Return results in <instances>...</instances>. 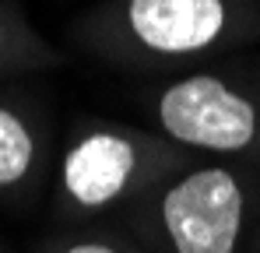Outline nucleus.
Wrapping results in <instances>:
<instances>
[{"instance_id":"obj_1","label":"nucleus","mask_w":260,"mask_h":253,"mask_svg":"<svg viewBox=\"0 0 260 253\" xmlns=\"http://www.w3.org/2000/svg\"><path fill=\"white\" fill-rule=\"evenodd\" d=\"M260 32L253 0H109L78 25V39L106 60L176 67L243 46Z\"/></svg>"},{"instance_id":"obj_2","label":"nucleus","mask_w":260,"mask_h":253,"mask_svg":"<svg viewBox=\"0 0 260 253\" xmlns=\"http://www.w3.org/2000/svg\"><path fill=\"white\" fill-rule=\"evenodd\" d=\"M186 166L190 155L155 130L91 120L71 134L60 155L56 208L63 218H95L116 208L130 211Z\"/></svg>"},{"instance_id":"obj_3","label":"nucleus","mask_w":260,"mask_h":253,"mask_svg":"<svg viewBox=\"0 0 260 253\" xmlns=\"http://www.w3.org/2000/svg\"><path fill=\"white\" fill-rule=\"evenodd\" d=\"M257 176L236 166H186L134 204V232L151 253H243Z\"/></svg>"},{"instance_id":"obj_4","label":"nucleus","mask_w":260,"mask_h":253,"mask_svg":"<svg viewBox=\"0 0 260 253\" xmlns=\"http://www.w3.org/2000/svg\"><path fill=\"white\" fill-rule=\"evenodd\" d=\"M155 134L169 144L260 166V88L236 84L215 71L173 78L148 99Z\"/></svg>"},{"instance_id":"obj_5","label":"nucleus","mask_w":260,"mask_h":253,"mask_svg":"<svg viewBox=\"0 0 260 253\" xmlns=\"http://www.w3.org/2000/svg\"><path fill=\"white\" fill-rule=\"evenodd\" d=\"M46 130L39 113L18 95L0 91V194H21L36 186L46 169Z\"/></svg>"},{"instance_id":"obj_6","label":"nucleus","mask_w":260,"mask_h":253,"mask_svg":"<svg viewBox=\"0 0 260 253\" xmlns=\"http://www.w3.org/2000/svg\"><path fill=\"white\" fill-rule=\"evenodd\" d=\"M67 53H60L53 42H46L25 11L11 0H0V81L14 74H36L63 67Z\"/></svg>"},{"instance_id":"obj_7","label":"nucleus","mask_w":260,"mask_h":253,"mask_svg":"<svg viewBox=\"0 0 260 253\" xmlns=\"http://www.w3.org/2000/svg\"><path fill=\"white\" fill-rule=\"evenodd\" d=\"M39 253H151L141 243L120 239L113 232H71V236H56L39 246Z\"/></svg>"},{"instance_id":"obj_8","label":"nucleus","mask_w":260,"mask_h":253,"mask_svg":"<svg viewBox=\"0 0 260 253\" xmlns=\"http://www.w3.org/2000/svg\"><path fill=\"white\" fill-rule=\"evenodd\" d=\"M250 253H260V222H257V229H253V236H250Z\"/></svg>"}]
</instances>
